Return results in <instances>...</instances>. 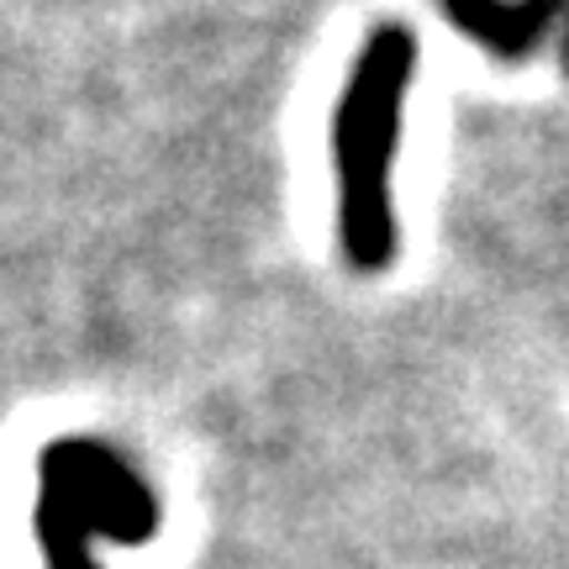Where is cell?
Here are the masks:
<instances>
[{
	"instance_id": "3",
	"label": "cell",
	"mask_w": 569,
	"mask_h": 569,
	"mask_svg": "<svg viewBox=\"0 0 569 569\" xmlns=\"http://www.w3.org/2000/svg\"><path fill=\"white\" fill-rule=\"evenodd\" d=\"M565 80H569V21H565Z\"/></svg>"
},
{
	"instance_id": "1",
	"label": "cell",
	"mask_w": 569,
	"mask_h": 569,
	"mask_svg": "<svg viewBox=\"0 0 569 569\" xmlns=\"http://www.w3.org/2000/svg\"><path fill=\"white\" fill-rule=\"evenodd\" d=\"M422 42L407 21H380L348 63L332 117V174H338V243L348 269L386 274L401 253L396 222V153L407 132Z\"/></svg>"
},
{
	"instance_id": "2",
	"label": "cell",
	"mask_w": 569,
	"mask_h": 569,
	"mask_svg": "<svg viewBox=\"0 0 569 569\" xmlns=\"http://www.w3.org/2000/svg\"><path fill=\"white\" fill-rule=\"evenodd\" d=\"M448 27L501 63L532 59L565 21L569 0H438Z\"/></svg>"
}]
</instances>
